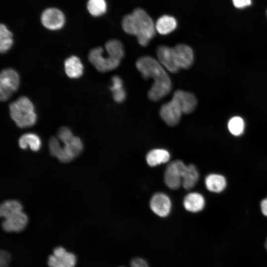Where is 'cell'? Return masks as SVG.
Returning <instances> with one entry per match:
<instances>
[{"mask_svg": "<svg viewBox=\"0 0 267 267\" xmlns=\"http://www.w3.org/2000/svg\"><path fill=\"white\" fill-rule=\"evenodd\" d=\"M28 221L27 215L22 211L4 219L2 227L7 232H20L25 228Z\"/></svg>", "mask_w": 267, "mask_h": 267, "instance_id": "obj_15", "label": "cell"}, {"mask_svg": "<svg viewBox=\"0 0 267 267\" xmlns=\"http://www.w3.org/2000/svg\"><path fill=\"white\" fill-rule=\"evenodd\" d=\"M112 84L110 88V89L112 92L121 90L123 88V81L118 76L115 75L112 78Z\"/></svg>", "mask_w": 267, "mask_h": 267, "instance_id": "obj_29", "label": "cell"}, {"mask_svg": "<svg viewBox=\"0 0 267 267\" xmlns=\"http://www.w3.org/2000/svg\"><path fill=\"white\" fill-rule=\"evenodd\" d=\"M104 50L100 46L91 49L88 54V59L91 64L100 72H106L118 67L121 60L109 56L105 57Z\"/></svg>", "mask_w": 267, "mask_h": 267, "instance_id": "obj_6", "label": "cell"}, {"mask_svg": "<svg viewBox=\"0 0 267 267\" xmlns=\"http://www.w3.org/2000/svg\"><path fill=\"white\" fill-rule=\"evenodd\" d=\"M23 211L21 203L16 200L4 201L0 207V215L4 219Z\"/></svg>", "mask_w": 267, "mask_h": 267, "instance_id": "obj_24", "label": "cell"}, {"mask_svg": "<svg viewBox=\"0 0 267 267\" xmlns=\"http://www.w3.org/2000/svg\"><path fill=\"white\" fill-rule=\"evenodd\" d=\"M76 263L75 256L60 246L54 249L47 262L49 267H75Z\"/></svg>", "mask_w": 267, "mask_h": 267, "instance_id": "obj_10", "label": "cell"}, {"mask_svg": "<svg viewBox=\"0 0 267 267\" xmlns=\"http://www.w3.org/2000/svg\"><path fill=\"white\" fill-rule=\"evenodd\" d=\"M199 177L198 171L194 165H186L182 178L184 188L188 190L193 187L197 182Z\"/></svg>", "mask_w": 267, "mask_h": 267, "instance_id": "obj_21", "label": "cell"}, {"mask_svg": "<svg viewBox=\"0 0 267 267\" xmlns=\"http://www.w3.org/2000/svg\"><path fill=\"white\" fill-rule=\"evenodd\" d=\"M261 209L263 214L265 216L267 217V197L261 201Z\"/></svg>", "mask_w": 267, "mask_h": 267, "instance_id": "obj_33", "label": "cell"}, {"mask_svg": "<svg viewBox=\"0 0 267 267\" xmlns=\"http://www.w3.org/2000/svg\"><path fill=\"white\" fill-rule=\"evenodd\" d=\"M13 43V34L3 23L0 25V51L4 53L12 47Z\"/></svg>", "mask_w": 267, "mask_h": 267, "instance_id": "obj_26", "label": "cell"}, {"mask_svg": "<svg viewBox=\"0 0 267 267\" xmlns=\"http://www.w3.org/2000/svg\"><path fill=\"white\" fill-rule=\"evenodd\" d=\"M11 119L19 128L33 126L37 121V114L32 101L26 96H21L9 106Z\"/></svg>", "mask_w": 267, "mask_h": 267, "instance_id": "obj_3", "label": "cell"}, {"mask_svg": "<svg viewBox=\"0 0 267 267\" xmlns=\"http://www.w3.org/2000/svg\"><path fill=\"white\" fill-rule=\"evenodd\" d=\"M170 159V154L166 149L157 148L150 150L146 155V160L148 165L155 167L168 162Z\"/></svg>", "mask_w": 267, "mask_h": 267, "instance_id": "obj_20", "label": "cell"}, {"mask_svg": "<svg viewBox=\"0 0 267 267\" xmlns=\"http://www.w3.org/2000/svg\"><path fill=\"white\" fill-rule=\"evenodd\" d=\"M135 66L143 78L154 80L147 93L149 99L158 101L170 92L172 88L171 80L158 60L150 56H142L136 60Z\"/></svg>", "mask_w": 267, "mask_h": 267, "instance_id": "obj_1", "label": "cell"}, {"mask_svg": "<svg viewBox=\"0 0 267 267\" xmlns=\"http://www.w3.org/2000/svg\"><path fill=\"white\" fill-rule=\"evenodd\" d=\"M63 143L64 145L61 147L58 139L55 137H51L48 143L50 154L62 162L67 163L72 161L83 151V142L78 136H73Z\"/></svg>", "mask_w": 267, "mask_h": 267, "instance_id": "obj_4", "label": "cell"}, {"mask_svg": "<svg viewBox=\"0 0 267 267\" xmlns=\"http://www.w3.org/2000/svg\"><path fill=\"white\" fill-rule=\"evenodd\" d=\"M183 204L184 208L187 211L197 213L204 209L205 200L201 194L198 192H191L185 196Z\"/></svg>", "mask_w": 267, "mask_h": 267, "instance_id": "obj_16", "label": "cell"}, {"mask_svg": "<svg viewBox=\"0 0 267 267\" xmlns=\"http://www.w3.org/2000/svg\"><path fill=\"white\" fill-rule=\"evenodd\" d=\"M122 27L126 33L135 36L138 44L142 46H146L156 32L152 18L146 11L139 7L124 16Z\"/></svg>", "mask_w": 267, "mask_h": 267, "instance_id": "obj_2", "label": "cell"}, {"mask_svg": "<svg viewBox=\"0 0 267 267\" xmlns=\"http://www.w3.org/2000/svg\"><path fill=\"white\" fill-rule=\"evenodd\" d=\"M105 48L109 56L121 61L125 55L124 45L118 40L111 39L108 41L105 44Z\"/></svg>", "mask_w": 267, "mask_h": 267, "instance_id": "obj_25", "label": "cell"}, {"mask_svg": "<svg viewBox=\"0 0 267 267\" xmlns=\"http://www.w3.org/2000/svg\"><path fill=\"white\" fill-rule=\"evenodd\" d=\"M150 207L157 216L166 217L170 213L172 203L170 198L163 193H157L151 199Z\"/></svg>", "mask_w": 267, "mask_h": 267, "instance_id": "obj_13", "label": "cell"}, {"mask_svg": "<svg viewBox=\"0 0 267 267\" xmlns=\"http://www.w3.org/2000/svg\"></svg>", "mask_w": 267, "mask_h": 267, "instance_id": "obj_36", "label": "cell"}, {"mask_svg": "<svg viewBox=\"0 0 267 267\" xmlns=\"http://www.w3.org/2000/svg\"><path fill=\"white\" fill-rule=\"evenodd\" d=\"M64 64L65 73L70 78L77 79L82 76L84 66L78 57L72 55L68 57Z\"/></svg>", "mask_w": 267, "mask_h": 267, "instance_id": "obj_17", "label": "cell"}, {"mask_svg": "<svg viewBox=\"0 0 267 267\" xmlns=\"http://www.w3.org/2000/svg\"><path fill=\"white\" fill-rule=\"evenodd\" d=\"M265 247H266V250H267V238L266 241L265 242Z\"/></svg>", "mask_w": 267, "mask_h": 267, "instance_id": "obj_34", "label": "cell"}, {"mask_svg": "<svg viewBox=\"0 0 267 267\" xmlns=\"http://www.w3.org/2000/svg\"><path fill=\"white\" fill-rule=\"evenodd\" d=\"M156 54L158 61L169 72L176 73L180 70L176 62L173 47L160 45L157 49Z\"/></svg>", "mask_w": 267, "mask_h": 267, "instance_id": "obj_12", "label": "cell"}, {"mask_svg": "<svg viewBox=\"0 0 267 267\" xmlns=\"http://www.w3.org/2000/svg\"><path fill=\"white\" fill-rule=\"evenodd\" d=\"M186 166L179 160H175L168 165L164 173V181L169 188L175 190L180 186Z\"/></svg>", "mask_w": 267, "mask_h": 267, "instance_id": "obj_8", "label": "cell"}, {"mask_svg": "<svg viewBox=\"0 0 267 267\" xmlns=\"http://www.w3.org/2000/svg\"><path fill=\"white\" fill-rule=\"evenodd\" d=\"M40 21L42 25L50 31H57L63 28L66 16L62 10L56 7H48L42 12Z\"/></svg>", "mask_w": 267, "mask_h": 267, "instance_id": "obj_7", "label": "cell"}, {"mask_svg": "<svg viewBox=\"0 0 267 267\" xmlns=\"http://www.w3.org/2000/svg\"><path fill=\"white\" fill-rule=\"evenodd\" d=\"M266 14H267V11H266Z\"/></svg>", "mask_w": 267, "mask_h": 267, "instance_id": "obj_35", "label": "cell"}, {"mask_svg": "<svg viewBox=\"0 0 267 267\" xmlns=\"http://www.w3.org/2000/svg\"><path fill=\"white\" fill-rule=\"evenodd\" d=\"M106 0H88L86 8L88 13L93 17H99L105 14L107 10Z\"/></svg>", "mask_w": 267, "mask_h": 267, "instance_id": "obj_23", "label": "cell"}, {"mask_svg": "<svg viewBox=\"0 0 267 267\" xmlns=\"http://www.w3.org/2000/svg\"><path fill=\"white\" fill-rule=\"evenodd\" d=\"M172 98L179 105L183 114H190L195 109L197 104L196 96L191 92L180 89L176 90Z\"/></svg>", "mask_w": 267, "mask_h": 267, "instance_id": "obj_14", "label": "cell"}, {"mask_svg": "<svg viewBox=\"0 0 267 267\" xmlns=\"http://www.w3.org/2000/svg\"><path fill=\"white\" fill-rule=\"evenodd\" d=\"M182 114L178 102L173 98L170 101L163 104L159 111L161 119L171 127L178 124Z\"/></svg>", "mask_w": 267, "mask_h": 267, "instance_id": "obj_9", "label": "cell"}, {"mask_svg": "<svg viewBox=\"0 0 267 267\" xmlns=\"http://www.w3.org/2000/svg\"><path fill=\"white\" fill-rule=\"evenodd\" d=\"M205 184L209 191L220 193L225 188L227 182L223 176L218 174H211L206 177Z\"/></svg>", "mask_w": 267, "mask_h": 267, "instance_id": "obj_19", "label": "cell"}, {"mask_svg": "<svg viewBox=\"0 0 267 267\" xmlns=\"http://www.w3.org/2000/svg\"><path fill=\"white\" fill-rule=\"evenodd\" d=\"M173 48L176 62L178 68L180 69L189 68L194 61L192 49L184 44H178Z\"/></svg>", "mask_w": 267, "mask_h": 267, "instance_id": "obj_11", "label": "cell"}, {"mask_svg": "<svg viewBox=\"0 0 267 267\" xmlns=\"http://www.w3.org/2000/svg\"><path fill=\"white\" fill-rule=\"evenodd\" d=\"M73 136L71 130L66 127H63L60 128L57 134V136L59 139L62 142L69 140Z\"/></svg>", "mask_w": 267, "mask_h": 267, "instance_id": "obj_28", "label": "cell"}, {"mask_svg": "<svg viewBox=\"0 0 267 267\" xmlns=\"http://www.w3.org/2000/svg\"><path fill=\"white\" fill-rule=\"evenodd\" d=\"M235 7L243 8L251 4V0H232Z\"/></svg>", "mask_w": 267, "mask_h": 267, "instance_id": "obj_32", "label": "cell"}, {"mask_svg": "<svg viewBox=\"0 0 267 267\" xmlns=\"http://www.w3.org/2000/svg\"><path fill=\"white\" fill-rule=\"evenodd\" d=\"M112 93L113 99L117 103H122L126 98L127 93L124 89Z\"/></svg>", "mask_w": 267, "mask_h": 267, "instance_id": "obj_30", "label": "cell"}, {"mask_svg": "<svg viewBox=\"0 0 267 267\" xmlns=\"http://www.w3.org/2000/svg\"><path fill=\"white\" fill-rule=\"evenodd\" d=\"M131 267H149L147 262L143 259L135 258L131 262Z\"/></svg>", "mask_w": 267, "mask_h": 267, "instance_id": "obj_31", "label": "cell"}, {"mask_svg": "<svg viewBox=\"0 0 267 267\" xmlns=\"http://www.w3.org/2000/svg\"><path fill=\"white\" fill-rule=\"evenodd\" d=\"M227 127L229 132L233 135L240 136L243 133L244 131V121L240 117H233L229 120Z\"/></svg>", "mask_w": 267, "mask_h": 267, "instance_id": "obj_27", "label": "cell"}, {"mask_svg": "<svg viewBox=\"0 0 267 267\" xmlns=\"http://www.w3.org/2000/svg\"><path fill=\"white\" fill-rule=\"evenodd\" d=\"M155 25L156 32L160 35H166L175 30L178 22L174 16L165 14L159 17Z\"/></svg>", "mask_w": 267, "mask_h": 267, "instance_id": "obj_18", "label": "cell"}, {"mask_svg": "<svg viewBox=\"0 0 267 267\" xmlns=\"http://www.w3.org/2000/svg\"><path fill=\"white\" fill-rule=\"evenodd\" d=\"M19 145L22 149H25L28 146L33 151L40 150L41 146L40 138L36 134L27 133L20 136L18 141Z\"/></svg>", "mask_w": 267, "mask_h": 267, "instance_id": "obj_22", "label": "cell"}, {"mask_svg": "<svg viewBox=\"0 0 267 267\" xmlns=\"http://www.w3.org/2000/svg\"><path fill=\"white\" fill-rule=\"evenodd\" d=\"M20 85V77L13 69L2 70L0 75V99L8 100L18 89Z\"/></svg>", "mask_w": 267, "mask_h": 267, "instance_id": "obj_5", "label": "cell"}]
</instances>
